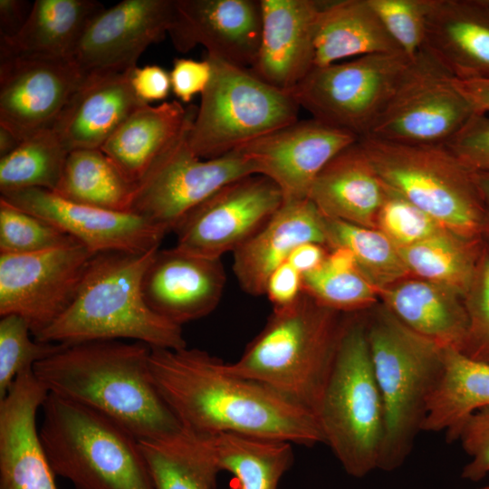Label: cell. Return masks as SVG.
Returning a JSON list of instances; mask_svg holds the SVG:
<instances>
[{"instance_id": "cell-1", "label": "cell", "mask_w": 489, "mask_h": 489, "mask_svg": "<svg viewBox=\"0 0 489 489\" xmlns=\"http://www.w3.org/2000/svg\"><path fill=\"white\" fill-rule=\"evenodd\" d=\"M153 381L182 428L202 436L244 435L313 446L316 416L254 380L229 373L206 350L151 348Z\"/></svg>"}, {"instance_id": "cell-2", "label": "cell", "mask_w": 489, "mask_h": 489, "mask_svg": "<svg viewBox=\"0 0 489 489\" xmlns=\"http://www.w3.org/2000/svg\"><path fill=\"white\" fill-rule=\"evenodd\" d=\"M151 348L139 341L95 340L65 345L34 365L49 393L116 421L139 440L182 430L153 381Z\"/></svg>"}, {"instance_id": "cell-3", "label": "cell", "mask_w": 489, "mask_h": 489, "mask_svg": "<svg viewBox=\"0 0 489 489\" xmlns=\"http://www.w3.org/2000/svg\"><path fill=\"white\" fill-rule=\"evenodd\" d=\"M157 249L95 254L68 309L35 340L65 345L133 340L150 348L187 347L182 327L157 314L141 290Z\"/></svg>"}, {"instance_id": "cell-4", "label": "cell", "mask_w": 489, "mask_h": 489, "mask_svg": "<svg viewBox=\"0 0 489 489\" xmlns=\"http://www.w3.org/2000/svg\"><path fill=\"white\" fill-rule=\"evenodd\" d=\"M344 321L339 312L302 292L273 308L264 327L239 359L225 363L235 376L259 382L315 415Z\"/></svg>"}, {"instance_id": "cell-5", "label": "cell", "mask_w": 489, "mask_h": 489, "mask_svg": "<svg viewBox=\"0 0 489 489\" xmlns=\"http://www.w3.org/2000/svg\"><path fill=\"white\" fill-rule=\"evenodd\" d=\"M367 336L385 414L379 469L391 472L405 463L423 431L446 347L413 331L387 308L367 320Z\"/></svg>"}, {"instance_id": "cell-6", "label": "cell", "mask_w": 489, "mask_h": 489, "mask_svg": "<svg viewBox=\"0 0 489 489\" xmlns=\"http://www.w3.org/2000/svg\"><path fill=\"white\" fill-rule=\"evenodd\" d=\"M42 412L45 455L75 489H155L139 440L119 423L52 393Z\"/></svg>"}, {"instance_id": "cell-7", "label": "cell", "mask_w": 489, "mask_h": 489, "mask_svg": "<svg viewBox=\"0 0 489 489\" xmlns=\"http://www.w3.org/2000/svg\"><path fill=\"white\" fill-rule=\"evenodd\" d=\"M315 416L323 443L348 475L362 478L379 469L385 414L369 352L367 320L344 321Z\"/></svg>"}, {"instance_id": "cell-8", "label": "cell", "mask_w": 489, "mask_h": 489, "mask_svg": "<svg viewBox=\"0 0 489 489\" xmlns=\"http://www.w3.org/2000/svg\"><path fill=\"white\" fill-rule=\"evenodd\" d=\"M383 184L445 229L482 240L486 211L475 172L445 145H408L359 139Z\"/></svg>"}, {"instance_id": "cell-9", "label": "cell", "mask_w": 489, "mask_h": 489, "mask_svg": "<svg viewBox=\"0 0 489 489\" xmlns=\"http://www.w3.org/2000/svg\"><path fill=\"white\" fill-rule=\"evenodd\" d=\"M206 58L211 79L187 132L197 157H221L298 120L301 107L292 91L272 86L250 69Z\"/></svg>"}, {"instance_id": "cell-10", "label": "cell", "mask_w": 489, "mask_h": 489, "mask_svg": "<svg viewBox=\"0 0 489 489\" xmlns=\"http://www.w3.org/2000/svg\"><path fill=\"white\" fill-rule=\"evenodd\" d=\"M410 58L376 53L313 67L292 91L323 123L365 137L397 89Z\"/></svg>"}, {"instance_id": "cell-11", "label": "cell", "mask_w": 489, "mask_h": 489, "mask_svg": "<svg viewBox=\"0 0 489 489\" xmlns=\"http://www.w3.org/2000/svg\"><path fill=\"white\" fill-rule=\"evenodd\" d=\"M475 112L454 77L425 50L410 62L388 104L363 138L446 144Z\"/></svg>"}, {"instance_id": "cell-12", "label": "cell", "mask_w": 489, "mask_h": 489, "mask_svg": "<svg viewBox=\"0 0 489 489\" xmlns=\"http://www.w3.org/2000/svg\"><path fill=\"white\" fill-rule=\"evenodd\" d=\"M188 129L137 185L130 209L166 234L174 232L186 215L221 187L256 174L239 149L214 158L197 157L187 143Z\"/></svg>"}, {"instance_id": "cell-13", "label": "cell", "mask_w": 489, "mask_h": 489, "mask_svg": "<svg viewBox=\"0 0 489 489\" xmlns=\"http://www.w3.org/2000/svg\"><path fill=\"white\" fill-rule=\"evenodd\" d=\"M94 254L78 242L34 254H0V316L23 318L36 337L71 305Z\"/></svg>"}, {"instance_id": "cell-14", "label": "cell", "mask_w": 489, "mask_h": 489, "mask_svg": "<svg viewBox=\"0 0 489 489\" xmlns=\"http://www.w3.org/2000/svg\"><path fill=\"white\" fill-rule=\"evenodd\" d=\"M283 202L270 178L250 175L221 187L179 222L174 230L177 248L221 259L254 235Z\"/></svg>"}, {"instance_id": "cell-15", "label": "cell", "mask_w": 489, "mask_h": 489, "mask_svg": "<svg viewBox=\"0 0 489 489\" xmlns=\"http://www.w3.org/2000/svg\"><path fill=\"white\" fill-rule=\"evenodd\" d=\"M0 57V127L20 141L52 127L87 75L72 59Z\"/></svg>"}, {"instance_id": "cell-16", "label": "cell", "mask_w": 489, "mask_h": 489, "mask_svg": "<svg viewBox=\"0 0 489 489\" xmlns=\"http://www.w3.org/2000/svg\"><path fill=\"white\" fill-rule=\"evenodd\" d=\"M0 199L49 222L93 254L146 253L159 248L167 235L134 213L73 202L47 189L3 192Z\"/></svg>"}, {"instance_id": "cell-17", "label": "cell", "mask_w": 489, "mask_h": 489, "mask_svg": "<svg viewBox=\"0 0 489 489\" xmlns=\"http://www.w3.org/2000/svg\"><path fill=\"white\" fill-rule=\"evenodd\" d=\"M359 139L349 131L312 118L298 120L237 149L253 162L257 175L276 184L283 200L304 199L323 168Z\"/></svg>"}, {"instance_id": "cell-18", "label": "cell", "mask_w": 489, "mask_h": 489, "mask_svg": "<svg viewBox=\"0 0 489 489\" xmlns=\"http://www.w3.org/2000/svg\"><path fill=\"white\" fill-rule=\"evenodd\" d=\"M174 0H124L103 8L86 26L72 60L87 74L137 66L151 44L168 34Z\"/></svg>"}, {"instance_id": "cell-19", "label": "cell", "mask_w": 489, "mask_h": 489, "mask_svg": "<svg viewBox=\"0 0 489 489\" xmlns=\"http://www.w3.org/2000/svg\"><path fill=\"white\" fill-rule=\"evenodd\" d=\"M261 33L260 0H174L168 34L180 53L202 45L206 55L251 69Z\"/></svg>"}, {"instance_id": "cell-20", "label": "cell", "mask_w": 489, "mask_h": 489, "mask_svg": "<svg viewBox=\"0 0 489 489\" xmlns=\"http://www.w3.org/2000/svg\"><path fill=\"white\" fill-rule=\"evenodd\" d=\"M225 280L221 259L199 256L177 246L158 248L144 272L141 290L152 311L182 327L215 311Z\"/></svg>"}, {"instance_id": "cell-21", "label": "cell", "mask_w": 489, "mask_h": 489, "mask_svg": "<svg viewBox=\"0 0 489 489\" xmlns=\"http://www.w3.org/2000/svg\"><path fill=\"white\" fill-rule=\"evenodd\" d=\"M48 395L30 369L0 400V489H57L36 421Z\"/></svg>"}, {"instance_id": "cell-22", "label": "cell", "mask_w": 489, "mask_h": 489, "mask_svg": "<svg viewBox=\"0 0 489 489\" xmlns=\"http://www.w3.org/2000/svg\"><path fill=\"white\" fill-rule=\"evenodd\" d=\"M260 3L261 42L250 70L272 86L292 91L314 67V36L322 1Z\"/></svg>"}, {"instance_id": "cell-23", "label": "cell", "mask_w": 489, "mask_h": 489, "mask_svg": "<svg viewBox=\"0 0 489 489\" xmlns=\"http://www.w3.org/2000/svg\"><path fill=\"white\" fill-rule=\"evenodd\" d=\"M304 243L327 245L325 216L309 199L283 200L272 217L234 254L233 271L248 294H264L271 273Z\"/></svg>"}, {"instance_id": "cell-24", "label": "cell", "mask_w": 489, "mask_h": 489, "mask_svg": "<svg viewBox=\"0 0 489 489\" xmlns=\"http://www.w3.org/2000/svg\"><path fill=\"white\" fill-rule=\"evenodd\" d=\"M423 50L454 78H489V0H431Z\"/></svg>"}, {"instance_id": "cell-25", "label": "cell", "mask_w": 489, "mask_h": 489, "mask_svg": "<svg viewBox=\"0 0 489 489\" xmlns=\"http://www.w3.org/2000/svg\"><path fill=\"white\" fill-rule=\"evenodd\" d=\"M130 72L86 75L52 126L69 151L101 149L128 115L144 104L132 89Z\"/></svg>"}, {"instance_id": "cell-26", "label": "cell", "mask_w": 489, "mask_h": 489, "mask_svg": "<svg viewBox=\"0 0 489 489\" xmlns=\"http://www.w3.org/2000/svg\"><path fill=\"white\" fill-rule=\"evenodd\" d=\"M386 196V186L358 140L323 168L308 198L326 218L377 228Z\"/></svg>"}, {"instance_id": "cell-27", "label": "cell", "mask_w": 489, "mask_h": 489, "mask_svg": "<svg viewBox=\"0 0 489 489\" xmlns=\"http://www.w3.org/2000/svg\"><path fill=\"white\" fill-rule=\"evenodd\" d=\"M197 106L179 101L141 104L120 123L101 149L138 185L153 164L188 129Z\"/></svg>"}, {"instance_id": "cell-28", "label": "cell", "mask_w": 489, "mask_h": 489, "mask_svg": "<svg viewBox=\"0 0 489 489\" xmlns=\"http://www.w3.org/2000/svg\"><path fill=\"white\" fill-rule=\"evenodd\" d=\"M392 53L403 52L369 0L322 1L314 36V67Z\"/></svg>"}, {"instance_id": "cell-29", "label": "cell", "mask_w": 489, "mask_h": 489, "mask_svg": "<svg viewBox=\"0 0 489 489\" xmlns=\"http://www.w3.org/2000/svg\"><path fill=\"white\" fill-rule=\"evenodd\" d=\"M387 309L413 331L460 350L467 332L464 298L426 281H406L383 290Z\"/></svg>"}, {"instance_id": "cell-30", "label": "cell", "mask_w": 489, "mask_h": 489, "mask_svg": "<svg viewBox=\"0 0 489 489\" xmlns=\"http://www.w3.org/2000/svg\"><path fill=\"white\" fill-rule=\"evenodd\" d=\"M103 8L95 0H36L20 32L0 43V56L72 59L89 22Z\"/></svg>"}, {"instance_id": "cell-31", "label": "cell", "mask_w": 489, "mask_h": 489, "mask_svg": "<svg viewBox=\"0 0 489 489\" xmlns=\"http://www.w3.org/2000/svg\"><path fill=\"white\" fill-rule=\"evenodd\" d=\"M488 408L489 364L446 347L443 374L429 399L423 431H445L448 442L456 441L465 420Z\"/></svg>"}, {"instance_id": "cell-32", "label": "cell", "mask_w": 489, "mask_h": 489, "mask_svg": "<svg viewBox=\"0 0 489 489\" xmlns=\"http://www.w3.org/2000/svg\"><path fill=\"white\" fill-rule=\"evenodd\" d=\"M199 436L219 471L233 475L235 489H278L293 464L288 442L229 433Z\"/></svg>"}, {"instance_id": "cell-33", "label": "cell", "mask_w": 489, "mask_h": 489, "mask_svg": "<svg viewBox=\"0 0 489 489\" xmlns=\"http://www.w3.org/2000/svg\"><path fill=\"white\" fill-rule=\"evenodd\" d=\"M136 188L101 149H82L69 152L53 192L73 202L130 212Z\"/></svg>"}, {"instance_id": "cell-34", "label": "cell", "mask_w": 489, "mask_h": 489, "mask_svg": "<svg viewBox=\"0 0 489 489\" xmlns=\"http://www.w3.org/2000/svg\"><path fill=\"white\" fill-rule=\"evenodd\" d=\"M139 444L155 489H216L220 471L201 436L182 428Z\"/></svg>"}, {"instance_id": "cell-35", "label": "cell", "mask_w": 489, "mask_h": 489, "mask_svg": "<svg viewBox=\"0 0 489 489\" xmlns=\"http://www.w3.org/2000/svg\"><path fill=\"white\" fill-rule=\"evenodd\" d=\"M483 247L481 240L465 239L448 230L409 245L397 246L408 272L463 298L472 283Z\"/></svg>"}, {"instance_id": "cell-36", "label": "cell", "mask_w": 489, "mask_h": 489, "mask_svg": "<svg viewBox=\"0 0 489 489\" xmlns=\"http://www.w3.org/2000/svg\"><path fill=\"white\" fill-rule=\"evenodd\" d=\"M69 152L52 127L30 135L0 158V192L27 188L54 191Z\"/></svg>"}, {"instance_id": "cell-37", "label": "cell", "mask_w": 489, "mask_h": 489, "mask_svg": "<svg viewBox=\"0 0 489 489\" xmlns=\"http://www.w3.org/2000/svg\"><path fill=\"white\" fill-rule=\"evenodd\" d=\"M325 219L327 245L349 249L360 271L377 289L384 290L409 273L397 246L379 229Z\"/></svg>"}, {"instance_id": "cell-38", "label": "cell", "mask_w": 489, "mask_h": 489, "mask_svg": "<svg viewBox=\"0 0 489 489\" xmlns=\"http://www.w3.org/2000/svg\"><path fill=\"white\" fill-rule=\"evenodd\" d=\"M377 290L359 268L337 269L323 262L302 274L303 292L337 312L353 311L373 302Z\"/></svg>"}, {"instance_id": "cell-39", "label": "cell", "mask_w": 489, "mask_h": 489, "mask_svg": "<svg viewBox=\"0 0 489 489\" xmlns=\"http://www.w3.org/2000/svg\"><path fill=\"white\" fill-rule=\"evenodd\" d=\"M27 322L17 315L0 320V400L19 374L60 351L65 344L43 342L31 338Z\"/></svg>"}, {"instance_id": "cell-40", "label": "cell", "mask_w": 489, "mask_h": 489, "mask_svg": "<svg viewBox=\"0 0 489 489\" xmlns=\"http://www.w3.org/2000/svg\"><path fill=\"white\" fill-rule=\"evenodd\" d=\"M73 242L49 222L0 199V254H34Z\"/></svg>"}, {"instance_id": "cell-41", "label": "cell", "mask_w": 489, "mask_h": 489, "mask_svg": "<svg viewBox=\"0 0 489 489\" xmlns=\"http://www.w3.org/2000/svg\"><path fill=\"white\" fill-rule=\"evenodd\" d=\"M386 30L410 59L423 50L431 0H369Z\"/></svg>"}, {"instance_id": "cell-42", "label": "cell", "mask_w": 489, "mask_h": 489, "mask_svg": "<svg viewBox=\"0 0 489 489\" xmlns=\"http://www.w3.org/2000/svg\"><path fill=\"white\" fill-rule=\"evenodd\" d=\"M468 318L459 350L468 358L489 364V246L483 247L472 283L464 297Z\"/></svg>"}, {"instance_id": "cell-43", "label": "cell", "mask_w": 489, "mask_h": 489, "mask_svg": "<svg viewBox=\"0 0 489 489\" xmlns=\"http://www.w3.org/2000/svg\"><path fill=\"white\" fill-rule=\"evenodd\" d=\"M377 229L396 246L409 245L446 230L426 212L388 187L377 216Z\"/></svg>"}, {"instance_id": "cell-44", "label": "cell", "mask_w": 489, "mask_h": 489, "mask_svg": "<svg viewBox=\"0 0 489 489\" xmlns=\"http://www.w3.org/2000/svg\"><path fill=\"white\" fill-rule=\"evenodd\" d=\"M474 172H489V114L475 111L445 144Z\"/></svg>"}, {"instance_id": "cell-45", "label": "cell", "mask_w": 489, "mask_h": 489, "mask_svg": "<svg viewBox=\"0 0 489 489\" xmlns=\"http://www.w3.org/2000/svg\"><path fill=\"white\" fill-rule=\"evenodd\" d=\"M456 441L470 457L462 478L478 482L489 475V408L472 414L461 427Z\"/></svg>"}, {"instance_id": "cell-46", "label": "cell", "mask_w": 489, "mask_h": 489, "mask_svg": "<svg viewBox=\"0 0 489 489\" xmlns=\"http://www.w3.org/2000/svg\"><path fill=\"white\" fill-rule=\"evenodd\" d=\"M171 91L182 103H188L206 89L212 74L209 61L177 58L169 72Z\"/></svg>"}, {"instance_id": "cell-47", "label": "cell", "mask_w": 489, "mask_h": 489, "mask_svg": "<svg viewBox=\"0 0 489 489\" xmlns=\"http://www.w3.org/2000/svg\"><path fill=\"white\" fill-rule=\"evenodd\" d=\"M130 82L136 96L147 104L165 100L171 91L169 72L156 64L133 68Z\"/></svg>"}, {"instance_id": "cell-48", "label": "cell", "mask_w": 489, "mask_h": 489, "mask_svg": "<svg viewBox=\"0 0 489 489\" xmlns=\"http://www.w3.org/2000/svg\"><path fill=\"white\" fill-rule=\"evenodd\" d=\"M302 292V274L286 261L269 276L264 294L273 308H282L295 302Z\"/></svg>"}, {"instance_id": "cell-49", "label": "cell", "mask_w": 489, "mask_h": 489, "mask_svg": "<svg viewBox=\"0 0 489 489\" xmlns=\"http://www.w3.org/2000/svg\"><path fill=\"white\" fill-rule=\"evenodd\" d=\"M32 6L23 0H0V43L11 40L20 32Z\"/></svg>"}, {"instance_id": "cell-50", "label": "cell", "mask_w": 489, "mask_h": 489, "mask_svg": "<svg viewBox=\"0 0 489 489\" xmlns=\"http://www.w3.org/2000/svg\"><path fill=\"white\" fill-rule=\"evenodd\" d=\"M327 254L323 244L304 243L292 250L287 262L302 274H304L320 267Z\"/></svg>"}, {"instance_id": "cell-51", "label": "cell", "mask_w": 489, "mask_h": 489, "mask_svg": "<svg viewBox=\"0 0 489 489\" xmlns=\"http://www.w3.org/2000/svg\"><path fill=\"white\" fill-rule=\"evenodd\" d=\"M454 81L475 111L489 114V78Z\"/></svg>"}, {"instance_id": "cell-52", "label": "cell", "mask_w": 489, "mask_h": 489, "mask_svg": "<svg viewBox=\"0 0 489 489\" xmlns=\"http://www.w3.org/2000/svg\"><path fill=\"white\" fill-rule=\"evenodd\" d=\"M475 179L486 211V230L484 238L489 241V172H475ZM489 246V244H487Z\"/></svg>"}, {"instance_id": "cell-53", "label": "cell", "mask_w": 489, "mask_h": 489, "mask_svg": "<svg viewBox=\"0 0 489 489\" xmlns=\"http://www.w3.org/2000/svg\"><path fill=\"white\" fill-rule=\"evenodd\" d=\"M20 143L10 130L0 127V158L12 152Z\"/></svg>"}, {"instance_id": "cell-54", "label": "cell", "mask_w": 489, "mask_h": 489, "mask_svg": "<svg viewBox=\"0 0 489 489\" xmlns=\"http://www.w3.org/2000/svg\"><path fill=\"white\" fill-rule=\"evenodd\" d=\"M478 489H489V484L484 486V487H481V488H478Z\"/></svg>"}]
</instances>
